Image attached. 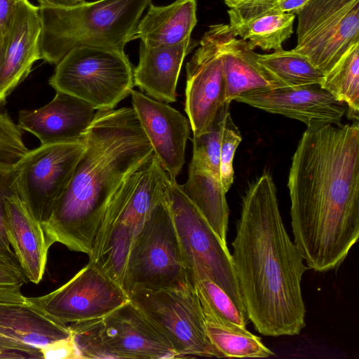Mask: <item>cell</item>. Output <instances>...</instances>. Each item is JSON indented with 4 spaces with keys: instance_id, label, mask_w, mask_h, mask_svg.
Here are the masks:
<instances>
[{
    "instance_id": "2",
    "label": "cell",
    "mask_w": 359,
    "mask_h": 359,
    "mask_svg": "<svg viewBox=\"0 0 359 359\" xmlns=\"http://www.w3.org/2000/svg\"><path fill=\"white\" fill-rule=\"evenodd\" d=\"M232 248L247 317L256 330L270 337L299 334L306 325L301 282L309 268L285 228L269 173L243 196Z\"/></svg>"
},
{
    "instance_id": "27",
    "label": "cell",
    "mask_w": 359,
    "mask_h": 359,
    "mask_svg": "<svg viewBox=\"0 0 359 359\" xmlns=\"http://www.w3.org/2000/svg\"><path fill=\"white\" fill-rule=\"evenodd\" d=\"M320 86L348 108L349 118L358 121L359 113V43L353 45Z\"/></svg>"
},
{
    "instance_id": "10",
    "label": "cell",
    "mask_w": 359,
    "mask_h": 359,
    "mask_svg": "<svg viewBox=\"0 0 359 359\" xmlns=\"http://www.w3.org/2000/svg\"><path fill=\"white\" fill-rule=\"evenodd\" d=\"M293 49L325 74L359 43V0H309L299 9Z\"/></svg>"
},
{
    "instance_id": "28",
    "label": "cell",
    "mask_w": 359,
    "mask_h": 359,
    "mask_svg": "<svg viewBox=\"0 0 359 359\" xmlns=\"http://www.w3.org/2000/svg\"><path fill=\"white\" fill-rule=\"evenodd\" d=\"M259 63L280 79L285 86L321 84L325 74L306 57L291 50L255 54Z\"/></svg>"
},
{
    "instance_id": "39",
    "label": "cell",
    "mask_w": 359,
    "mask_h": 359,
    "mask_svg": "<svg viewBox=\"0 0 359 359\" xmlns=\"http://www.w3.org/2000/svg\"><path fill=\"white\" fill-rule=\"evenodd\" d=\"M276 0H224L230 8H233L243 5H272Z\"/></svg>"
},
{
    "instance_id": "37",
    "label": "cell",
    "mask_w": 359,
    "mask_h": 359,
    "mask_svg": "<svg viewBox=\"0 0 359 359\" xmlns=\"http://www.w3.org/2000/svg\"><path fill=\"white\" fill-rule=\"evenodd\" d=\"M20 0H0V37L6 31L17 3Z\"/></svg>"
},
{
    "instance_id": "11",
    "label": "cell",
    "mask_w": 359,
    "mask_h": 359,
    "mask_svg": "<svg viewBox=\"0 0 359 359\" xmlns=\"http://www.w3.org/2000/svg\"><path fill=\"white\" fill-rule=\"evenodd\" d=\"M86 148L84 140L41 144L13 168L14 190L41 224L67 189Z\"/></svg>"
},
{
    "instance_id": "30",
    "label": "cell",
    "mask_w": 359,
    "mask_h": 359,
    "mask_svg": "<svg viewBox=\"0 0 359 359\" xmlns=\"http://www.w3.org/2000/svg\"><path fill=\"white\" fill-rule=\"evenodd\" d=\"M192 285L202 309L224 320L245 327L248 318L239 311L226 292L210 278L205 276L196 278Z\"/></svg>"
},
{
    "instance_id": "29",
    "label": "cell",
    "mask_w": 359,
    "mask_h": 359,
    "mask_svg": "<svg viewBox=\"0 0 359 359\" xmlns=\"http://www.w3.org/2000/svg\"><path fill=\"white\" fill-rule=\"evenodd\" d=\"M226 103L218 113L210 128L197 137H193V156L189 163L210 170L220 179V149L224 117L229 111Z\"/></svg>"
},
{
    "instance_id": "12",
    "label": "cell",
    "mask_w": 359,
    "mask_h": 359,
    "mask_svg": "<svg viewBox=\"0 0 359 359\" xmlns=\"http://www.w3.org/2000/svg\"><path fill=\"white\" fill-rule=\"evenodd\" d=\"M28 299L40 312L66 325L101 318L130 300L121 285L90 262L58 288Z\"/></svg>"
},
{
    "instance_id": "31",
    "label": "cell",
    "mask_w": 359,
    "mask_h": 359,
    "mask_svg": "<svg viewBox=\"0 0 359 359\" xmlns=\"http://www.w3.org/2000/svg\"><path fill=\"white\" fill-rule=\"evenodd\" d=\"M26 279L15 255L0 252V304H30L22 292Z\"/></svg>"
},
{
    "instance_id": "3",
    "label": "cell",
    "mask_w": 359,
    "mask_h": 359,
    "mask_svg": "<svg viewBox=\"0 0 359 359\" xmlns=\"http://www.w3.org/2000/svg\"><path fill=\"white\" fill-rule=\"evenodd\" d=\"M71 182L41 224L51 245L87 254L110 197L154 153L133 107L97 110Z\"/></svg>"
},
{
    "instance_id": "15",
    "label": "cell",
    "mask_w": 359,
    "mask_h": 359,
    "mask_svg": "<svg viewBox=\"0 0 359 359\" xmlns=\"http://www.w3.org/2000/svg\"><path fill=\"white\" fill-rule=\"evenodd\" d=\"M100 334L109 358H176L169 343L130 300L100 318Z\"/></svg>"
},
{
    "instance_id": "18",
    "label": "cell",
    "mask_w": 359,
    "mask_h": 359,
    "mask_svg": "<svg viewBox=\"0 0 359 359\" xmlns=\"http://www.w3.org/2000/svg\"><path fill=\"white\" fill-rule=\"evenodd\" d=\"M97 110L88 102L56 91L44 106L19 112L18 127L36 137L41 144L83 140Z\"/></svg>"
},
{
    "instance_id": "21",
    "label": "cell",
    "mask_w": 359,
    "mask_h": 359,
    "mask_svg": "<svg viewBox=\"0 0 359 359\" xmlns=\"http://www.w3.org/2000/svg\"><path fill=\"white\" fill-rule=\"evenodd\" d=\"M222 61L225 102L241 93L285 85L257 62L247 41L238 39L229 25L217 24Z\"/></svg>"
},
{
    "instance_id": "19",
    "label": "cell",
    "mask_w": 359,
    "mask_h": 359,
    "mask_svg": "<svg viewBox=\"0 0 359 359\" xmlns=\"http://www.w3.org/2000/svg\"><path fill=\"white\" fill-rule=\"evenodd\" d=\"M4 217L7 239L23 273L31 283H39L45 274L52 245L41 223L14 188L4 197Z\"/></svg>"
},
{
    "instance_id": "38",
    "label": "cell",
    "mask_w": 359,
    "mask_h": 359,
    "mask_svg": "<svg viewBox=\"0 0 359 359\" xmlns=\"http://www.w3.org/2000/svg\"><path fill=\"white\" fill-rule=\"evenodd\" d=\"M309 0H276L271 8L280 13H295Z\"/></svg>"
},
{
    "instance_id": "24",
    "label": "cell",
    "mask_w": 359,
    "mask_h": 359,
    "mask_svg": "<svg viewBox=\"0 0 359 359\" xmlns=\"http://www.w3.org/2000/svg\"><path fill=\"white\" fill-rule=\"evenodd\" d=\"M181 187L219 239L226 243L229 209L220 179L210 170L189 163L187 181Z\"/></svg>"
},
{
    "instance_id": "17",
    "label": "cell",
    "mask_w": 359,
    "mask_h": 359,
    "mask_svg": "<svg viewBox=\"0 0 359 359\" xmlns=\"http://www.w3.org/2000/svg\"><path fill=\"white\" fill-rule=\"evenodd\" d=\"M39 6L20 0L6 31L0 37V103L30 73L41 60Z\"/></svg>"
},
{
    "instance_id": "14",
    "label": "cell",
    "mask_w": 359,
    "mask_h": 359,
    "mask_svg": "<svg viewBox=\"0 0 359 359\" xmlns=\"http://www.w3.org/2000/svg\"><path fill=\"white\" fill-rule=\"evenodd\" d=\"M234 100L297 119L307 127L341 125L346 111V105L320 84L253 90L240 94Z\"/></svg>"
},
{
    "instance_id": "35",
    "label": "cell",
    "mask_w": 359,
    "mask_h": 359,
    "mask_svg": "<svg viewBox=\"0 0 359 359\" xmlns=\"http://www.w3.org/2000/svg\"><path fill=\"white\" fill-rule=\"evenodd\" d=\"M39 351L43 359H80L72 334L50 341L41 346Z\"/></svg>"
},
{
    "instance_id": "36",
    "label": "cell",
    "mask_w": 359,
    "mask_h": 359,
    "mask_svg": "<svg viewBox=\"0 0 359 359\" xmlns=\"http://www.w3.org/2000/svg\"><path fill=\"white\" fill-rule=\"evenodd\" d=\"M13 189V172L0 170V248L8 254L14 255L7 239L5 217H4V197Z\"/></svg>"
},
{
    "instance_id": "23",
    "label": "cell",
    "mask_w": 359,
    "mask_h": 359,
    "mask_svg": "<svg viewBox=\"0 0 359 359\" xmlns=\"http://www.w3.org/2000/svg\"><path fill=\"white\" fill-rule=\"evenodd\" d=\"M196 0H176L166 6L151 3L140 20L135 39L148 48L174 46L191 38L196 25Z\"/></svg>"
},
{
    "instance_id": "4",
    "label": "cell",
    "mask_w": 359,
    "mask_h": 359,
    "mask_svg": "<svg viewBox=\"0 0 359 359\" xmlns=\"http://www.w3.org/2000/svg\"><path fill=\"white\" fill-rule=\"evenodd\" d=\"M151 0H97L40 6L41 60L57 65L71 50L93 46L124 51Z\"/></svg>"
},
{
    "instance_id": "20",
    "label": "cell",
    "mask_w": 359,
    "mask_h": 359,
    "mask_svg": "<svg viewBox=\"0 0 359 359\" xmlns=\"http://www.w3.org/2000/svg\"><path fill=\"white\" fill-rule=\"evenodd\" d=\"M71 336L68 325L46 316L31 304H0V348L41 358L40 347Z\"/></svg>"
},
{
    "instance_id": "9",
    "label": "cell",
    "mask_w": 359,
    "mask_h": 359,
    "mask_svg": "<svg viewBox=\"0 0 359 359\" xmlns=\"http://www.w3.org/2000/svg\"><path fill=\"white\" fill-rule=\"evenodd\" d=\"M129 299L169 343L176 358H223L209 339L195 288L137 290Z\"/></svg>"
},
{
    "instance_id": "34",
    "label": "cell",
    "mask_w": 359,
    "mask_h": 359,
    "mask_svg": "<svg viewBox=\"0 0 359 359\" xmlns=\"http://www.w3.org/2000/svg\"><path fill=\"white\" fill-rule=\"evenodd\" d=\"M242 140L239 129L228 111L224 117L220 149V180L226 192L233 182V160L236 150Z\"/></svg>"
},
{
    "instance_id": "16",
    "label": "cell",
    "mask_w": 359,
    "mask_h": 359,
    "mask_svg": "<svg viewBox=\"0 0 359 359\" xmlns=\"http://www.w3.org/2000/svg\"><path fill=\"white\" fill-rule=\"evenodd\" d=\"M133 108L167 175L176 180L185 162V149L190 134L189 119L168 104L139 91L130 93Z\"/></svg>"
},
{
    "instance_id": "32",
    "label": "cell",
    "mask_w": 359,
    "mask_h": 359,
    "mask_svg": "<svg viewBox=\"0 0 359 359\" xmlns=\"http://www.w3.org/2000/svg\"><path fill=\"white\" fill-rule=\"evenodd\" d=\"M20 130L6 114L0 113V170H12L29 151Z\"/></svg>"
},
{
    "instance_id": "13",
    "label": "cell",
    "mask_w": 359,
    "mask_h": 359,
    "mask_svg": "<svg viewBox=\"0 0 359 359\" xmlns=\"http://www.w3.org/2000/svg\"><path fill=\"white\" fill-rule=\"evenodd\" d=\"M199 43L186 65L184 110L193 137L205 133L226 104L217 25L210 26Z\"/></svg>"
},
{
    "instance_id": "26",
    "label": "cell",
    "mask_w": 359,
    "mask_h": 359,
    "mask_svg": "<svg viewBox=\"0 0 359 359\" xmlns=\"http://www.w3.org/2000/svg\"><path fill=\"white\" fill-rule=\"evenodd\" d=\"M202 309V308H201ZM207 335L223 358H268L274 353L245 327L202 309Z\"/></svg>"
},
{
    "instance_id": "8",
    "label": "cell",
    "mask_w": 359,
    "mask_h": 359,
    "mask_svg": "<svg viewBox=\"0 0 359 359\" xmlns=\"http://www.w3.org/2000/svg\"><path fill=\"white\" fill-rule=\"evenodd\" d=\"M133 69L124 51L79 46L56 65L49 84L96 110L112 109L133 90Z\"/></svg>"
},
{
    "instance_id": "7",
    "label": "cell",
    "mask_w": 359,
    "mask_h": 359,
    "mask_svg": "<svg viewBox=\"0 0 359 359\" xmlns=\"http://www.w3.org/2000/svg\"><path fill=\"white\" fill-rule=\"evenodd\" d=\"M165 197L180 240L190 285H192L196 278L208 277L226 292L247 317L226 243L219 239L200 210L184 194L181 185L168 175Z\"/></svg>"
},
{
    "instance_id": "33",
    "label": "cell",
    "mask_w": 359,
    "mask_h": 359,
    "mask_svg": "<svg viewBox=\"0 0 359 359\" xmlns=\"http://www.w3.org/2000/svg\"><path fill=\"white\" fill-rule=\"evenodd\" d=\"M68 325L80 359L109 358L100 334V318Z\"/></svg>"
},
{
    "instance_id": "40",
    "label": "cell",
    "mask_w": 359,
    "mask_h": 359,
    "mask_svg": "<svg viewBox=\"0 0 359 359\" xmlns=\"http://www.w3.org/2000/svg\"><path fill=\"white\" fill-rule=\"evenodd\" d=\"M40 6H73L85 2V0H37Z\"/></svg>"
},
{
    "instance_id": "5",
    "label": "cell",
    "mask_w": 359,
    "mask_h": 359,
    "mask_svg": "<svg viewBox=\"0 0 359 359\" xmlns=\"http://www.w3.org/2000/svg\"><path fill=\"white\" fill-rule=\"evenodd\" d=\"M166 177L153 153L108 201L89 262L121 287L133 241L152 210L165 197Z\"/></svg>"
},
{
    "instance_id": "6",
    "label": "cell",
    "mask_w": 359,
    "mask_h": 359,
    "mask_svg": "<svg viewBox=\"0 0 359 359\" xmlns=\"http://www.w3.org/2000/svg\"><path fill=\"white\" fill-rule=\"evenodd\" d=\"M190 285L166 197L152 210L131 245L122 287L137 290L184 289Z\"/></svg>"
},
{
    "instance_id": "1",
    "label": "cell",
    "mask_w": 359,
    "mask_h": 359,
    "mask_svg": "<svg viewBox=\"0 0 359 359\" xmlns=\"http://www.w3.org/2000/svg\"><path fill=\"white\" fill-rule=\"evenodd\" d=\"M287 187L294 243L309 269L337 268L359 237V126L307 127Z\"/></svg>"
},
{
    "instance_id": "41",
    "label": "cell",
    "mask_w": 359,
    "mask_h": 359,
    "mask_svg": "<svg viewBox=\"0 0 359 359\" xmlns=\"http://www.w3.org/2000/svg\"><path fill=\"white\" fill-rule=\"evenodd\" d=\"M25 355L18 351L0 348V359H25Z\"/></svg>"
},
{
    "instance_id": "22",
    "label": "cell",
    "mask_w": 359,
    "mask_h": 359,
    "mask_svg": "<svg viewBox=\"0 0 359 359\" xmlns=\"http://www.w3.org/2000/svg\"><path fill=\"white\" fill-rule=\"evenodd\" d=\"M196 44L191 38L174 46L148 48L140 43L139 62L133 69L135 86L156 100L175 102L183 61Z\"/></svg>"
},
{
    "instance_id": "25",
    "label": "cell",
    "mask_w": 359,
    "mask_h": 359,
    "mask_svg": "<svg viewBox=\"0 0 359 359\" xmlns=\"http://www.w3.org/2000/svg\"><path fill=\"white\" fill-rule=\"evenodd\" d=\"M229 27L234 34L247 41L250 48L264 51L283 50V43L293 33L295 15L273 8L242 18L228 11Z\"/></svg>"
},
{
    "instance_id": "42",
    "label": "cell",
    "mask_w": 359,
    "mask_h": 359,
    "mask_svg": "<svg viewBox=\"0 0 359 359\" xmlns=\"http://www.w3.org/2000/svg\"><path fill=\"white\" fill-rule=\"evenodd\" d=\"M0 252H6V253H7L6 252H5V251H4L3 249H1V248H0ZM9 255H11V254H9Z\"/></svg>"
}]
</instances>
